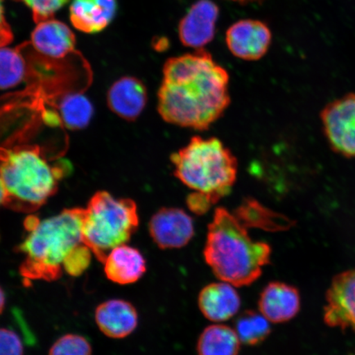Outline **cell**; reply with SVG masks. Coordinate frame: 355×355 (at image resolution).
<instances>
[{
    "instance_id": "cell-1",
    "label": "cell",
    "mask_w": 355,
    "mask_h": 355,
    "mask_svg": "<svg viewBox=\"0 0 355 355\" xmlns=\"http://www.w3.org/2000/svg\"><path fill=\"white\" fill-rule=\"evenodd\" d=\"M227 71L210 53L171 58L163 68L158 92V112L174 125L206 130L230 104Z\"/></svg>"
},
{
    "instance_id": "cell-2",
    "label": "cell",
    "mask_w": 355,
    "mask_h": 355,
    "mask_svg": "<svg viewBox=\"0 0 355 355\" xmlns=\"http://www.w3.org/2000/svg\"><path fill=\"white\" fill-rule=\"evenodd\" d=\"M247 229L225 207L217 208L208 225L204 259L217 278L235 287L254 283L272 257L270 244L254 241Z\"/></svg>"
},
{
    "instance_id": "cell-3",
    "label": "cell",
    "mask_w": 355,
    "mask_h": 355,
    "mask_svg": "<svg viewBox=\"0 0 355 355\" xmlns=\"http://www.w3.org/2000/svg\"><path fill=\"white\" fill-rule=\"evenodd\" d=\"M84 215L83 208H71L43 220L35 216L26 218L28 234L16 248L25 257L20 266L21 276L48 282L59 279L66 257L83 243Z\"/></svg>"
},
{
    "instance_id": "cell-4",
    "label": "cell",
    "mask_w": 355,
    "mask_h": 355,
    "mask_svg": "<svg viewBox=\"0 0 355 355\" xmlns=\"http://www.w3.org/2000/svg\"><path fill=\"white\" fill-rule=\"evenodd\" d=\"M63 170L53 166L33 145L0 146V178L6 188V207L30 213L55 194Z\"/></svg>"
},
{
    "instance_id": "cell-5",
    "label": "cell",
    "mask_w": 355,
    "mask_h": 355,
    "mask_svg": "<svg viewBox=\"0 0 355 355\" xmlns=\"http://www.w3.org/2000/svg\"><path fill=\"white\" fill-rule=\"evenodd\" d=\"M171 159L177 179L211 205L227 196L237 179L236 158L216 137L195 136L187 146L172 154Z\"/></svg>"
},
{
    "instance_id": "cell-6",
    "label": "cell",
    "mask_w": 355,
    "mask_h": 355,
    "mask_svg": "<svg viewBox=\"0 0 355 355\" xmlns=\"http://www.w3.org/2000/svg\"><path fill=\"white\" fill-rule=\"evenodd\" d=\"M139 225L137 204L132 200L115 198L102 191L85 208L83 243L103 263L111 250L130 241Z\"/></svg>"
},
{
    "instance_id": "cell-7",
    "label": "cell",
    "mask_w": 355,
    "mask_h": 355,
    "mask_svg": "<svg viewBox=\"0 0 355 355\" xmlns=\"http://www.w3.org/2000/svg\"><path fill=\"white\" fill-rule=\"evenodd\" d=\"M321 121L332 150L355 158V92L330 102L322 111Z\"/></svg>"
},
{
    "instance_id": "cell-8",
    "label": "cell",
    "mask_w": 355,
    "mask_h": 355,
    "mask_svg": "<svg viewBox=\"0 0 355 355\" xmlns=\"http://www.w3.org/2000/svg\"><path fill=\"white\" fill-rule=\"evenodd\" d=\"M148 230L153 242L163 250L184 248L194 236L193 218L180 208H161L150 218Z\"/></svg>"
},
{
    "instance_id": "cell-9",
    "label": "cell",
    "mask_w": 355,
    "mask_h": 355,
    "mask_svg": "<svg viewBox=\"0 0 355 355\" xmlns=\"http://www.w3.org/2000/svg\"><path fill=\"white\" fill-rule=\"evenodd\" d=\"M324 321L355 332V269L337 275L327 295Z\"/></svg>"
},
{
    "instance_id": "cell-10",
    "label": "cell",
    "mask_w": 355,
    "mask_h": 355,
    "mask_svg": "<svg viewBox=\"0 0 355 355\" xmlns=\"http://www.w3.org/2000/svg\"><path fill=\"white\" fill-rule=\"evenodd\" d=\"M270 43L272 33L261 21H239L226 33V44L230 51L244 60H260L268 52Z\"/></svg>"
},
{
    "instance_id": "cell-11",
    "label": "cell",
    "mask_w": 355,
    "mask_h": 355,
    "mask_svg": "<svg viewBox=\"0 0 355 355\" xmlns=\"http://www.w3.org/2000/svg\"><path fill=\"white\" fill-rule=\"evenodd\" d=\"M219 8L211 0H199L180 22L179 37L184 46L202 50L214 38Z\"/></svg>"
},
{
    "instance_id": "cell-12",
    "label": "cell",
    "mask_w": 355,
    "mask_h": 355,
    "mask_svg": "<svg viewBox=\"0 0 355 355\" xmlns=\"http://www.w3.org/2000/svg\"><path fill=\"white\" fill-rule=\"evenodd\" d=\"M300 295L295 286L274 282L266 286L259 300V312L270 322L291 321L300 310Z\"/></svg>"
},
{
    "instance_id": "cell-13",
    "label": "cell",
    "mask_w": 355,
    "mask_h": 355,
    "mask_svg": "<svg viewBox=\"0 0 355 355\" xmlns=\"http://www.w3.org/2000/svg\"><path fill=\"white\" fill-rule=\"evenodd\" d=\"M198 304L208 320L224 322L239 313L241 299L234 286L221 281L204 287L199 293Z\"/></svg>"
},
{
    "instance_id": "cell-14",
    "label": "cell",
    "mask_w": 355,
    "mask_h": 355,
    "mask_svg": "<svg viewBox=\"0 0 355 355\" xmlns=\"http://www.w3.org/2000/svg\"><path fill=\"white\" fill-rule=\"evenodd\" d=\"M35 51L52 59H64L76 52V37L68 26L55 19L40 22L31 35Z\"/></svg>"
},
{
    "instance_id": "cell-15",
    "label": "cell",
    "mask_w": 355,
    "mask_h": 355,
    "mask_svg": "<svg viewBox=\"0 0 355 355\" xmlns=\"http://www.w3.org/2000/svg\"><path fill=\"white\" fill-rule=\"evenodd\" d=\"M95 320L104 335L113 339H123L136 330L139 314L130 302L110 300L96 308Z\"/></svg>"
},
{
    "instance_id": "cell-16",
    "label": "cell",
    "mask_w": 355,
    "mask_h": 355,
    "mask_svg": "<svg viewBox=\"0 0 355 355\" xmlns=\"http://www.w3.org/2000/svg\"><path fill=\"white\" fill-rule=\"evenodd\" d=\"M148 101V91L144 83L132 77H124L110 88L107 103L112 112L125 121L140 116Z\"/></svg>"
},
{
    "instance_id": "cell-17",
    "label": "cell",
    "mask_w": 355,
    "mask_h": 355,
    "mask_svg": "<svg viewBox=\"0 0 355 355\" xmlns=\"http://www.w3.org/2000/svg\"><path fill=\"white\" fill-rule=\"evenodd\" d=\"M70 21L80 32L94 34L107 28L117 12V0H73Z\"/></svg>"
},
{
    "instance_id": "cell-18",
    "label": "cell",
    "mask_w": 355,
    "mask_h": 355,
    "mask_svg": "<svg viewBox=\"0 0 355 355\" xmlns=\"http://www.w3.org/2000/svg\"><path fill=\"white\" fill-rule=\"evenodd\" d=\"M106 277L119 285L139 282L146 272V261L137 248L122 244L110 252L103 263Z\"/></svg>"
},
{
    "instance_id": "cell-19",
    "label": "cell",
    "mask_w": 355,
    "mask_h": 355,
    "mask_svg": "<svg viewBox=\"0 0 355 355\" xmlns=\"http://www.w3.org/2000/svg\"><path fill=\"white\" fill-rule=\"evenodd\" d=\"M234 214L247 228H257L269 232H283L295 224L287 217L268 209L252 199L244 200Z\"/></svg>"
},
{
    "instance_id": "cell-20",
    "label": "cell",
    "mask_w": 355,
    "mask_h": 355,
    "mask_svg": "<svg viewBox=\"0 0 355 355\" xmlns=\"http://www.w3.org/2000/svg\"><path fill=\"white\" fill-rule=\"evenodd\" d=\"M241 340L233 328L223 324H213L200 335L198 355H239Z\"/></svg>"
},
{
    "instance_id": "cell-21",
    "label": "cell",
    "mask_w": 355,
    "mask_h": 355,
    "mask_svg": "<svg viewBox=\"0 0 355 355\" xmlns=\"http://www.w3.org/2000/svg\"><path fill=\"white\" fill-rule=\"evenodd\" d=\"M60 121L71 130H83L90 123L93 106L87 97L79 92L68 93L56 103Z\"/></svg>"
},
{
    "instance_id": "cell-22",
    "label": "cell",
    "mask_w": 355,
    "mask_h": 355,
    "mask_svg": "<svg viewBox=\"0 0 355 355\" xmlns=\"http://www.w3.org/2000/svg\"><path fill=\"white\" fill-rule=\"evenodd\" d=\"M29 79L28 61L19 47H0V89H10Z\"/></svg>"
},
{
    "instance_id": "cell-23",
    "label": "cell",
    "mask_w": 355,
    "mask_h": 355,
    "mask_svg": "<svg viewBox=\"0 0 355 355\" xmlns=\"http://www.w3.org/2000/svg\"><path fill=\"white\" fill-rule=\"evenodd\" d=\"M234 330L241 344L250 346L259 345L270 334V322L260 312L244 311L235 320Z\"/></svg>"
},
{
    "instance_id": "cell-24",
    "label": "cell",
    "mask_w": 355,
    "mask_h": 355,
    "mask_svg": "<svg viewBox=\"0 0 355 355\" xmlns=\"http://www.w3.org/2000/svg\"><path fill=\"white\" fill-rule=\"evenodd\" d=\"M49 355H92V348L85 337L67 334L55 341Z\"/></svg>"
},
{
    "instance_id": "cell-25",
    "label": "cell",
    "mask_w": 355,
    "mask_h": 355,
    "mask_svg": "<svg viewBox=\"0 0 355 355\" xmlns=\"http://www.w3.org/2000/svg\"><path fill=\"white\" fill-rule=\"evenodd\" d=\"M26 4L33 12L35 24L55 19V13L70 0H13Z\"/></svg>"
},
{
    "instance_id": "cell-26",
    "label": "cell",
    "mask_w": 355,
    "mask_h": 355,
    "mask_svg": "<svg viewBox=\"0 0 355 355\" xmlns=\"http://www.w3.org/2000/svg\"><path fill=\"white\" fill-rule=\"evenodd\" d=\"M92 252L86 244L80 243L71 251L64 261L63 269L72 277H78L85 272L91 263Z\"/></svg>"
},
{
    "instance_id": "cell-27",
    "label": "cell",
    "mask_w": 355,
    "mask_h": 355,
    "mask_svg": "<svg viewBox=\"0 0 355 355\" xmlns=\"http://www.w3.org/2000/svg\"><path fill=\"white\" fill-rule=\"evenodd\" d=\"M24 344L13 330L0 328V355H24Z\"/></svg>"
},
{
    "instance_id": "cell-28",
    "label": "cell",
    "mask_w": 355,
    "mask_h": 355,
    "mask_svg": "<svg viewBox=\"0 0 355 355\" xmlns=\"http://www.w3.org/2000/svg\"><path fill=\"white\" fill-rule=\"evenodd\" d=\"M3 1V0H0V47L7 46L13 40L11 26L8 24L4 15Z\"/></svg>"
},
{
    "instance_id": "cell-29",
    "label": "cell",
    "mask_w": 355,
    "mask_h": 355,
    "mask_svg": "<svg viewBox=\"0 0 355 355\" xmlns=\"http://www.w3.org/2000/svg\"><path fill=\"white\" fill-rule=\"evenodd\" d=\"M7 193L1 178H0V207L6 205Z\"/></svg>"
},
{
    "instance_id": "cell-30",
    "label": "cell",
    "mask_w": 355,
    "mask_h": 355,
    "mask_svg": "<svg viewBox=\"0 0 355 355\" xmlns=\"http://www.w3.org/2000/svg\"><path fill=\"white\" fill-rule=\"evenodd\" d=\"M6 294H4L3 288L0 287V314L3 313L4 307H6Z\"/></svg>"
},
{
    "instance_id": "cell-31",
    "label": "cell",
    "mask_w": 355,
    "mask_h": 355,
    "mask_svg": "<svg viewBox=\"0 0 355 355\" xmlns=\"http://www.w3.org/2000/svg\"><path fill=\"white\" fill-rule=\"evenodd\" d=\"M232 1L239 2V3H248V2L257 1V0H232Z\"/></svg>"
},
{
    "instance_id": "cell-32",
    "label": "cell",
    "mask_w": 355,
    "mask_h": 355,
    "mask_svg": "<svg viewBox=\"0 0 355 355\" xmlns=\"http://www.w3.org/2000/svg\"><path fill=\"white\" fill-rule=\"evenodd\" d=\"M353 355H355V354H353Z\"/></svg>"
}]
</instances>
